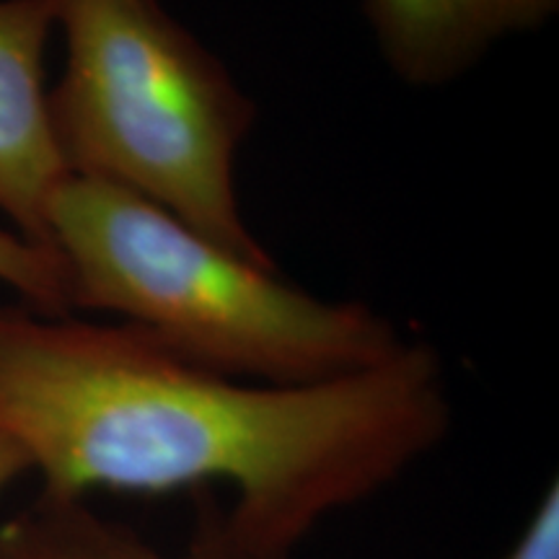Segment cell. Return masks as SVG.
I'll return each mask as SVG.
<instances>
[{
    "label": "cell",
    "mask_w": 559,
    "mask_h": 559,
    "mask_svg": "<svg viewBox=\"0 0 559 559\" xmlns=\"http://www.w3.org/2000/svg\"><path fill=\"white\" fill-rule=\"evenodd\" d=\"M0 283L16 293L24 309L41 317H68L66 272L55 251L34 247L16 230L0 228Z\"/></svg>",
    "instance_id": "7"
},
{
    "label": "cell",
    "mask_w": 559,
    "mask_h": 559,
    "mask_svg": "<svg viewBox=\"0 0 559 559\" xmlns=\"http://www.w3.org/2000/svg\"><path fill=\"white\" fill-rule=\"evenodd\" d=\"M381 60L402 83L438 88L500 41L547 26L559 0H360Z\"/></svg>",
    "instance_id": "5"
},
{
    "label": "cell",
    "mask_w": 559,
    "mask_h": 559,
    "mask_svg": "<svg viewBox=\"0 0 559 559\" xmlns=\"http://www.w3.org/2000/svg\"><path fill=\"white\" fill-rule=\"evenodd\" d=\"M451 425L445 368L425 342L345 379L272 386L198 366L124 321L0 309V436L41 498L221 485V523L249 559H290Z\"/></svg>",
    "instance_id": "1"
},
{
    "label": "cell",
    "mask_w": 559,
    "mask_h": 559,
    "mask_svg": "<svg viewBox=\"0 0 559 559\" xmlns=\"http://www.w3.org/2000/svg\"><path fill=\"white\" fill-rule=\"evenodd\" d=\"M68 309L111 313L234 379L306 386L381 366L409 340L360 300H324L153 202L68 174L47 213Z\"/></svg>",
    "instance_id": "2"
},
{
    "label": "cell",
    "mask_w": 559,
    "mask_h": 559,
    "mask_svg": "<svg viewBox=\"0 0 559 559\" xmlns=\"http://www.w3.org/2000/svg\"><path fill=\"white\" fill-rule=\"evenodd\" d=\"M24 474H29L24 453L11 443L9 438L0 436V495L9 489L13 481H19Z\"/></svg>",
    "instance_id": "9"
},
{
    "label": "cell",
    "mask_w": 559,
    "mask_h": 559,
    "mask_svg": "<svg viewBox=\"0 0 559 559\" xmlns=\"http://www.w3.org/2000/svg\"><path fill=\"white\" fill-rule=\"evenodd\" d=\"M502 559H559V487L544 489L542 500L531 510V519L513 547Z\"/></svg>",
    "instance_id": "8"
},
{
    "label": "cell",
    "mask_w": 559,
    "mask_h": 559,
    "mask_svg": "<svg viewBox=\"0 0 559 559\" xmlns=\"http://www.w3.org/2000/svg\"><path fill=\"white\" fill-rule=\"evenodd\" d=\"M52 32L55 0H0V213L47 251L50 200L68 177L45 86Z\"/></svg>",
    "instance_id": "4"
},
{
    "label": "cell",
    "mask_w": 559,
    "mask_h": 559,
    "mask_svg": "<svg viewBox=\"0 0 559 559\" xmlns=\"http://www.w3.org/2000/svg\"><path fill=\"white\" fill-rule=\"evenodd\" d=\"M66 68L47 91L68 174L128 190L277 270L241 213L236 160L260 109L160 0H55Z\"/></svg>",
    "instance_id": "3"
},
{
    "label": "cell",
    "mask_w": 559,
    "mask_h": 559,
    "mask_svg": "<svg viewBox=\"0 0 559 559\" xmlns=\"http://www.w3.org/2000/svg\"><path fill=\"white\" fill-rule=\"evenodd\" d=\"M192 539L166 551L102 515L88 500L39 498L0 523V559H249L228 539L215 502L200 510Z\"/></svg>",
    "instance_id": "6"
}]
</instances>
